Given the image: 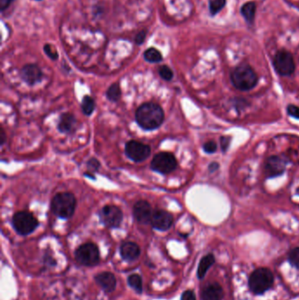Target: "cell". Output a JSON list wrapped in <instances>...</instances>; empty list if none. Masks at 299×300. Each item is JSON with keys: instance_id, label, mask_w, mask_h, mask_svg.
<instances>
[{"instance_id": "cell-12", "label": "cell", "mask_w": 299, "mask_h": 300, "mask_svg": "<svg viewBox=\"0 0 299 300\" xmlns=\"http://www.w3.org/2000/svg\"><path fill=\"white\" fill-rule=\"evenodd\" d=\"M133 213L135 220L141 224L151 223L153 211L151 206L146 200H140L136 202L133 208Z\"/></svg>"}, {"instance_id": "cell-28", "label": "cell", "mask_w": 299, "mask_h": 300, "mask_svg": "<svg viewBox=\"0 0 299 300\" xmlns=\"http://www.w3.org/2000/svg\"><path fill=\"white\" fill-rule=\"evenodd\" d=\"M43 49H44L45 53L49 56V58L52 59L54 61L58 59V52H57V50L54 49L53 46L50 45V44H46Z\"/></svg>"}, {"instance_id": "cell-11", "label": "cell", "mask_w": 299, "mask_h": 300, "mask_svg": "<svg viewBox=\"0 0 299 300\" xmlns=\"http://www.w3.org/2000/svg\"><path fill=\"white\" fill-rule=\"evenodd\" d=\"M287 161L284 157L273 156L268 157L264 165V174L268 178L281 176L286 169Z\"/></svg>"}, {"instance_id": "cell-35", "label": "cell", "mask_w": 299, "mask_h": 300, "mask_svg": "<svg viewBox=\"0 0 299 300\" xmlns=\"http://www.w3.org/2000/svg\"><path fill=\"white\" fill-rule=\"evenodd\" d=\"M14 1V0H0V10H1V12H4L7 9Z\"/></svg>"}, {"instance_id": "cell-2", "label": "cell", "mask_w": 299, "mask_h": 300, "mask_svg": "<svg viewBox=\"0 0 299 300\" xmlns=\"http://www.w3.org/2000/svg\"><path fill=\"white\" fill-rule=\"evenodd\" d=\"M231 81L238 90H252L258 83V76L253 68L247 64L237 66L231 74Z\"/></svg>"}, {"instance_id": "cell-36", "label": "cell", "mask_w": 299, "mask_h": 300, "mask_svg": "<svg viewBox=\"0 0 299 300\" xmlns=\"http://www.w3.org/2000/svg\"><path fill=\"white\" fill-rule=\"evenodd\" d=\"M0 135H1V136H0V143H1V145H3L5 142V131H4L3 128L0 129Z\"/></svg>"}, {"instance_id": "cell-31", "label": "cell", "mask_w": 299, "mask_h": 300, "mask_svg": "<svg viewBox=\"0 0 299 300\" xmlns=\"http://www.w3.org/2000/svg\"><path fill=\"white\" fill-rule=\"evenodd\" d=\"M287 112L290 116L299 120V107L294 105H289L287 107Z\"/></svg>"}, {"instance_id": "cell-20", "label": "cell", "mask_w": 299, "mask_h": 300, "mask_svg": "<svg viewBox=\"0 0 299 300\" xmlns=\"http://www.w3.org/2000/svg\"><path fill=\"white\" fill-rule=\"evenodd\" d=\"M241 13L246 22L248 24H253L255 21V14H256V5L255 2L250 1L245 3L241 7Z\"/></svg>"}, {"instance_id": "cell-16", "label": "cell", "mask_w": 299, "mask_h": 300, "mask_svg": "<svg viewBox=\"0 0 299 300\" xmlns=\"http://www.w3.org/2000/svg\"><path fill=\"white\" fill-rule=\"evenodd\" d=\"M223 298V289L218 282L210 283L202 290V300H222Z\"/></svg>"}, {"instance_id": "cell-10", "label": "cell", "mask_w": 299, "mask_h": 300, "mask_svg": "<svg viewBox=\"0 0 299 300\" xmlns=\"http://www.w3.org/2000/svg\"><path fill=\"white\" fill-rule=\"evenodd\" d=\"M125 155L136 162L145 161L151 154V148L146 144L137 141H130L125 144Z\"/></svg>"}, {"instance_id": "cell-32", "label": "cell", "mask_w": 299, "mask_h": 300, "mask_svg": "<svg viewBox=\"0 0 299 300\" xmlns=\"http://www.w3.org/2000/svg\"><path fill=\"white\" fill-rule=\"evenodd\" d=\"M146 37H147V31L146 30L140 32V33H138V35L135 36V43L137 45H141L146 40Z\"/></svg>"}, {"instance_id": "cell-18", "label": "cell", "mask_w": 299, "mask_h": 300, "mask_svg": "<svg viewBox=\"0 0 299 300\" xmlns=\"http://www.w3.org/2000/svg\"><path fill=\"white\" fill-rule=\"evenodd\" d=\"M76 124V120L75 116L71 113H63L61 116V119L59 121L58 130L61 133L64 134H70L72 131L74 130L75 125Z\"/></svg>"}, {"instance_id": "cell-8", "label": "cell", "mask_w": 299, "mask_h": 300, "mask_svg": "<svg viewBox=\"0 0 299 300\" xmlns=\"http://www.w3.org/2000/svg\"><path fill=\"white\" fill-rule=\"evenodd\" d=\"M177 167V161L173 154L161 152L157 154L151 161V169L163 175L171 173Z\"/></svg>"}, {"instance_id": "cell-5", "label": "cell", "mask_w": 299, "mask_h": 300, "mask_svg": "<svg viewBox=\"0 0 299 300\" xmlns=\"http://www.w3.org/2000/svg\"><path fill=\"white\" fill-rule=\"evenodd\" d=\"M13 225L17 233L21 235H27L37 229L39 222L31 212L22 211L14 214L13 217Z\"/></svg>"}, {"instance_id": "cell-26", "label": "cell", "mask_w": 299, "mask_h": 300, "mask_svg": "<svg viewBox=\"0 0 299 300\" xmlns=\"http://www.w3.org/2000/svg\"><path fill=\"white\" fill-rule=\"evenodd\" d=\"M289 262L290 265L299 269V247H295L289 254Z\"/></svg>"}, {"instance_id": "cell-13", "label": "cell", "mask_w": 299, "mask_h": 300, "mask_svg": "<svg viewBox=\"0 0 299 300\" xmlns=\"http://www.w3.org/2000/svg\"><path fill=\"white\" fill-rule=\"evenodd\" d=\"M173 216L165 210H156L153 212L151 225L154 229L159 231H167L173 224Z\"/></svg>"}, {"instance_id": "cell-29", "label": "cell", "mask_w": 299, "mask_h": 300, "mask_svg": "<svg viewBox=\"0 0 299 300\" xmlns=\"http://www.w3.org/2000/svg\"><path fill=\"white\" fill-rule=\"evenodd\" d=\"M217 148H218L217 143L215 141H207L203 146L205 152L208 153V154H212V153L216 152L217 151Z\"/></svg>"}, {"instance_id": "cell-14", "label": "cell", "mask_w": 299, "mask_h": 300, "mask_svg": "<svg viewBox=\"0 0 299 300\" xmlns=\"http://www.w3.org/2000/svg\"><path fill=\"white\" fill-rule=\"evenodd\" d=\"M20 76L23 81L26 82L27 85H35L41 81L43 73L38 65L31 63V64L25 65L21 69Z\"/></svg>"}, {"instance_id": "cell-38", "label": "cell", "mask_w": 299, "mask_h": 300, "mask_svg": "<svg viewBox=\"0 0 299 300\" xmlns=\"http://www.w3.org/2000/svg\"><path fill=\"white\" fill-rule=\"evenodd\" d=\"M36 1H41V0H36Z\"/></svg>"}, {"instance_id": "cell-21", "label": "cell", "mask_w": 299, "mask_h": 300, "mask_svg": "<svg viewBox=\"0 0 299 300\" xmlns=\"http://www.w3.org/2000/svg\"><path fill=\"white\" fill-rule=\"evenodd\" d=\"M144 58L148 63H160L162 61V55L156 48H149L144 52Z\"/></svg>"}, {"instance_id": "cell-6", "label": "cell", "mask_w": 299, "mask_h": 300, "mask_svg": "<svg viewBox=\"0 0 299 300\" xmlns=\"http://www.w3.org/2000/svg\"><path fill=\"white\" fill-rule=\"evenodd\" d=\"M273 65L276 71L281 76H288L292 75L295 71L294 58L292 54L287 50H279L277 52L274 60Z\"/></svg>"}, {"instance_id": "cell-34", "label": "cell", "mask_w": 299, "mask_h": 300, "mask_svg": "<svg viewBox=\"0 0 299 300\" xmlns=\"http://www.w3.org/2000/svg\"><path fill=\"white\" fill-rule=\"evenodd\" d=\"M220 146H221V148H222V150H223L224 152L225 151H227V149H228V147H229V144H230V138L229 137H227V136H223V137H221V139H220Z\"/></svg>"}, {"instance_id": "cell-9", "label": "cell", "mask_w": 299, "mask_h": 300, "mask_svg": "<svg viewBox=\"0 0 299 300\" xmlns=\"http://www.w3.org/2000/svg\"><path fill=\"white\" fill-rule=\"evenodd\" d=\"M101 222L110 229H118L123 220V212L118 206L107 205L103 207L99 213Z\"/></svg>"}, {"instance_id": "cell-7", "label": "cell", "mask_w": 299, "mask_h": 300, "mask_svg": "<svg viewBox=\"0 0 299 300\" xmlns=\"http://www.w3.org/2000/svg\"><path fill=\"white\" fill-rule=\"evenodd\" d=\"M76 259L80 265L85 266H95L100 259L98 247L94 243H85L76 250Z\"/></svg>"}, {"instance_id": "cell-37", "label": "cell", "mask_w": 299, "mask_h": 300, "mask_svg": "<svg viewBox=\"0 0 299 300\" xmlns=\"http://www.w3.org/2000/svg\"><path fill=\"white\" fill-rule=\"evenodd\" d=\"M219 168V164L217 162H212L210 166H209V170L211 172H213L215 170H217Z\"/></svg>"}, {"instance_id": "cell-27", "label": "cell", "mask_w": 299, "mask_h": 300, "mask_svg": "<svg viewBox=\"0 0 299 300\" xmlns=\"http://www.w3.org/2000/svg\"><path fill=\"white\" fill-rule=\"evenodd\" d=\"M159 75H160L162 79H164L166 81L171 80L173 78V76H174L172 70L169 66H167V65H163V66H161L159 69Z\"/></svg>"}, {"instance_id": "cell-1", "label": "cell", "mask_w": 299, "mask_h": 300, "mask_svg": "<svg viewBox=\"0 0 299 300\" xmlns=\"http://www.w3.org/2000/svg\"><path fill=\"white\" fill-rule=\"evenodd\" d=\"M135 120L145 130H155L164 121L163 109L158 104L148 102L141 105L135 112Z\"/></svg>"}, {"instance_id": "cell-33", "label": "cell", "mask_w": 299, "mask_h": 300, "mask_svg": "<svg viewBox=\"0 0 299 300\" xmlns=\"http://www.w3.org/2000/svg\"><path fill=\"white\" fill-rule=\"evenodd\" d=\"M181 300H196V295L192 291H185L181 296Z\"/></svg>"}, {"instance_id": "cell-3", "label": "cell", "mask_w": 299, "mask_h": 300, "mask_svg": "<svg viewBox=\"0 0 299 300\" xmlns=\"http://www.w3.org/2000/svg\"><path fill=\"white\" fill-rule=\"evenodd\" d=\"M76 197L70 193H57L51 201V209L54 215L61 219L70 218L76 209Z\"/></svg>"}, {"instance_id": "cell-15", "label": "cell", "mask_w": 299, "mask_h": 300, "mask_svg": "<svg viewBox=\"0 0 299 300\" xmlns=\"http://www.w3.org/2000/svg\"><path fill=\"white\" fill-rule=\"evenodd\" d=\"M96 282L106 293H110L115 290L116 278L111 272H102L98 274L95 278Z\"/></svg>"}, {"instance_id": "cell-4", "label": "cell", "mask_w": 299, "mask_h": 300, "mask_svg": "<svg viewBox=\"0 0 299 300\" xmlns=\"http://www.w3.org/2000/svg\"><path fill=\"white\" fill-rule=\"evenodd\" d=\"M274 283V276L268 269L260 268L251 274L248 280L250 291L255 295H262L271 289Z\"/></svg>"}, {"instance_id": "cell-24", "label": "cell", "mask_w": 299, "mask_h": 300, "mask_svg": "<svg viewBox=\"0 0 299 300\" xmlns=\"http://www.w3.org/2000/svg\"><path fill=\"white\" fill-rule=\"evenodd\" d=\"M128 284L139 294L142 292V279L137 274L130 276L128 278Z\"/></svg>"}, {"instance_id": "cell-30", "label": "cell", "mask_w": 299, "mask_h": 300, "mask_svg": "<svg viewBox=\"0 0 299 300\" xmlns=\"http://www.w3.org/2000/svg\"><path fill=\"white\" fill-rule=\"evenodd\" d=\"M87 167H88L89 172H95L100 168V162L96 158H91L87 162Z\"/></svg>"}, {"instance_id": "cell-17", "label": "cell", "mask_w": 299, "mask_h": 300, "mask_svg": "<svg viewBox=\"0 0 299 300\" xmlns=\"http://www.w3.org/2000/svg\"><path fill=\"white\" fill-rule=\"evenodd\" d=\"M140 255H141V248L134 242H125L121 247V255L124 260L133 262L136 260Z\"/></svg>"}, {"instance_id": "cell-23", "label": "cell", "mask_w": 299, "mask_h": 300, "mask_svg": "<svg viewBox=\"0 0 299 300\" xmlns=\"http://www.w3.org/2000/svg\"><path fill=\"white\" fill-rule=\"evenodd\" d=\"M82 110L85 115L89 116L92 114L95 110V102L94 99L89 96H85L82 102Z\"/></svg>"}, {"instance_id": "cell-19", "label": "cell", "mask_w": 299, "mask_h": 300, "mask_svg": "<svg viewBox=\"0 0 299 300\" xmlns=\"http://www.w3.org/2000/svg\"><path fill=\"white\" fill-rule=\"evenodd\" d=\"M214 263L215 257L212 254H208L202 258L199 265H198V268H197V278H198V279L201 280L206 277L208 269H210Z\"/></svg>"}, {"instance_id": "cell-25", "label": "cell", "mask_w": 299, "mask_h": 300, "mask_svg": "<svg viewBox=\"0 0 299 300\" xmlns=\"http://www.w3.org/2000/svg\"><path fill=\"white\" fill-rule=\"evenodd\" d=\"M227 4V0H210L209 1V11L211 16H215L223 9Z\"/></svg>"}, {"instance_id": "cell-22", "label": "cell", "mask_w": 299, "mask_h": 300, "mask_svg": "<svg viewBox=\"0 0 299 300\" xmlns=\"http://www.w3.org/2000/svg\"><path fill=\"white\" fill-rule=\"evenodd\" d=\"M106 97L110 101H112V102L119 101L121 97V86L118 84H113L111 85L106 91Z\"/></svg>"}]
</instances>
